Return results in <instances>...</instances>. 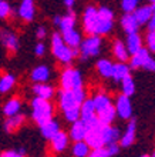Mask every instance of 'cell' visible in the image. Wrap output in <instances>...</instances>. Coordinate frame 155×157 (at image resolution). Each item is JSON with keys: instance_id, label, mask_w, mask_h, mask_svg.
<instances>
[{"instance_id": "cell-12", "label": "cell", "mask_w": 155, "mask_h": 157, "mask_svg": "<svg viewBox=\"0 0 155 157\" xmlns=\"http://www.w3.org/2000/svg\"><path fill=\"white\" fill-rule=\"evenodd\" d=\"M34 2L33 0H21L19 6V16L24 21H31L34 19Z\"/></svg>"}, {"instance_id": "cell-4", "label": "cell", "mask_w": 155, "mask_h": 157, "mask_svg": "<svg viewBox=\"0 0 155 157\" xmlns=\"http://www.w3.org/2000/svg\"><path fill=\"white\" fill-rule=\"evenodd\" d=\"M98 21H100V16H98V9L90 7L86 9L84 16H83V27L90 36H95V30H97Z\"/></svg>"}, {"instance_id": "cell-32", "label": "cell", "mask_w": 155, "mask_h": 157, "mask_svg": "<svg viewBox=\"0 0 155 157\" xmlns=\"http://www.w3.org/2000/svg\"><path fill=\"white\" fill-rule=\"evenodd\" d=\"M16 83V78L13 75H3L2 78H0V91L2 93H7L9 90H12V87L14 86Z\"/></svg>"}, {"instance_id": "cell-48", "label": "cell", "mask_w": 155, "mask_h": 157, "mask_svg": "<svg viewBox=\"0 0 155 157\" xmlns=\"http://www.w3.org/2000/svg\"><path fill=\"white\" fill-rule=\"evenodd\" d=\"M152 9H154V13H155V3L152 4Z\"/></svg>"}, {"instance_id": "cell-14", "label": "cell", "mask_w": 155, "mask_h": 157, "mask_svg": "<svg viewBox=\"0 0 155 157\" xmlns=\"http://www.w3.org/2000/svg\"><path fill=\"white\" fill-rule=\"evenodd\" d=\"M68 139H70L68 134L65 132H61V130H60V132L50 140L51 141V149H53L54 151H57V153L63 151V150L67 147V144H68Z\"/></svg>"}, {"instance_id": "cell-36", "label": "cell", "mask_w": 155, "mask_h": 157, "mask_svg": "<svg viewBox=\"0 0 155 157\" xmlns=\"http://www.w3.org/2000/svg\"><path fill=\"white\" fill-rule=\"evenodd\" d=\"M139 0H121V7L125 13H134L138 9Z\"/></svg>"}, {"instance_id": "cell-28", "label": "cell", "mask_w": 155, "mask_h": 157, "mask_svg": "<svg viewBox=\"0 0 155 157\" xmlns=\"http://www.w3.org/2000/svg\"><path fill=\"white\" fill-rule=\"evenodd\" d=\"M50 78V70L47 66H37L31 71V80L34 83H46Z\"/></svg>"}, {"instance_id": "cell-9", "label": "cell", "mask_w": 155, "mask_h": 157, "mask_svg": "<svg viewBox=\"0 0 155 157\" xmlns=\"http://www.w3.org/2000/svg\"><path fill=\"white\" fill-rule=\"evenodd\" d=\"M87 133H88V128H87V126L84 124V121L80 119L78 121L73 123V126H71V128H70L68 136L73 141H83L84 139H86Z\"/></svg>"}, {"instance_id": "cell-16", "label": "cell", "mask_w": 155, "mask_h": 157, "mask_svg": "<svg viewBox=\"0 0 155 157\" xmlns=\"http://www.w3.org/2000/svg\"><path fill=\"white\" fill-rule=\"evenodd\" d=\"M127 49H128V52H130V54L132 56V54L138 53L139 50L142 49V39H141V36H139L138 33H132V34H127Z\"/></svg>"}, {"instance_id": "cell-50", "label": "cell", "mask_w": 155, "mask_h": 157, "mask_svg": "<svg viewBox=\"0 0 155 157\" xmlns=\"http://www.w3.org/2000/svg\"><path fill=\"white\" fill-rule=\"evenodd\" d=\"M142 157H151V156H147V154H145V156H142Z\"/></svg>"}, {"instance_id": "cell-24", "label": "cell", "mask_w": 155, "mask_h": 157, "mask_svg": "<svg viewBox=\"0 0 155 157\" xmlns=\"http://www.w3.org/2000/svg\"><path fill=\"white\" fill-rule=\"evenodd\" d=\"M80 110H81V120H88L91 117L97 116V109L94 104V99H87L80 106Z\"/></svg>"}, {"instance_id": "cell-10", "label": "cell", "mask_w": 155, "mask_h": 157, "mask_svg": "<svg viewBox=\"0 0 155 157\" xmlns=\"http://www.w3.org/2000/svg\"><path fill=\"white\" fill-rule=\"evenodd\" d=\"M102 136H104V141L105 146L114 144L118 140H121V133L117 127H113L111 124H102Z\"/></svg>"}, {"instance_id": "cell-1", "label": "cell", "mask_w": 155, "mask_h": 157, "mask_svg": "<svg viewBox=\"0 0 155 157\" xmlns=\"http://www.w3.org/2000/svg\"><path fill=\"white\" fill-rule=\"evenodd\" d=\"M31 117L34 123L39 124V127L47 124L53 120V106L49 100L34 97L31 100Z\"/></svg>"}, {"instance_id": "cell-43", "label": "cell", "mask_w": 155, "mask_h": 157, "mask_svg": "<svg viewBox=\"0 0 155 157\" xmlns=\"http://www.w3.org/2000/svg\"><path fill=\"white\" fill-rule=\"evenodd\" d=\"M44 52H46V46L43 44V43H39V44L36 46V49H34V53H36V56H43L44 54Z\"/></svg>"}, {"instance_id": "cell-13", "label": "cell", "mask_w": 155, "mask_h": 157, "mask_svg": "<svg viewBox=\"0 0 155 157\" xmlns=\"http://www.w3.org/2000/svg\"><path fill=\"white\" fill-rule=\"evenodd\" d=\"M134 16H135V19H137V21L139 23V26L149 23L151 19H152V16H154V9H152V4L151 6H142V7H138L134 12Z\"/></svg>"}, {"instance_id": "cell-51", "label": "cell", "mask_w": 155, "mask_h": 157, "mask_svg": "<svg viewBox=\"0 0 155 157\" xmlns=\"http://www.w3.org/2000/svg\"><path fill=\"white\" fill-rule=\"evenodd\" d=\"M152 157H155V153H154V154H152Z\"/></svg>"}, {"instance_id": "cell-17", "label": "cell", "mask_w": 155, "mask_h": 157, "mask_svg": "<svg viewBox=\"0 0 155 157\" xmlns=\"http://www.w3.org/2000/svg\"><path fill=\"white\" fill-rule=\"evenodd\" d=\"M2 41H3V46L9 52H16L19 49V39L10 30H3L2 32Z\"/></svg>"}, {"instance_id": "cell-8", "label": "cell", "mask_w": 155, "mask_h": 157, "mask_svg": "<svg viewBox=\"0 0 155 157\" xmlns=\"http://www.w3.org/2000/svg\"><path fill=\"white\" fill-rule=\"evenodd\" d=\"M149 59H151V56H149V50L148 49H141L138 52V53H135L131 56L130 59V67L131 69H139V67H145V64H147L148 62H149Z\"/></svg>"}, {"instance_id": "cell-6", "label": "cell", "mask_w": 155, "mask_h": 157, "mask_svg": "<svg viewBox=\"0 0 155 157\" xmlns=\"http://www.w3.org/2000/svg\"><path fill=\"white\" fill-rule=\"evenodd\" d=\"M84 141L90 146L91 150L104 147V146H105V141H104V136H102V124L98 126V127H95V128L88 130Z\"/></svg>"}, {"instance_id": "cell-15", "label": "cell", "mask_w": 155, "mask_h": 157, "mask_svg": "<svg viewBox=\"0 0 155 157\" xmlns=\"http://www.w3.org/2000/svg\"><path fill=\"white\" fill-rule=\"evenodd\" d=\"M33 93L36 94V97L50 100L54 96V89L47 83H36L33 86Z\"/></svg>"}, {"instance_id": "cell-35", "label": "cell", "mask_w": 155, "mask_h": 157, "mask_svg": "<svg viewBox=\"0 0 155 157\" xmlns=\"http://www.w3.org/2000/svg\"><path fill=\"white\" fill-rule=\"evenodd\" d=\"M64 117L70 123H76V121H78V120L81 119V110H80V107L67 110V112H64Z\"/></svg>"}, {"instance_id": "cell-25", "label": "cell", "mask_w": 155, "mask_h": 157, "mask_svg": "<svg viewBox=\"0 0 155 157\" xmlns=\"http://www.w3.org/2000/svg\"><path fill=\"white\" fill-rule=\"evenodd\" d=\"M23 123H24V116L19 113L16 116H12L6 119V121H4V130L7 133H13V132H16Z\"/></svg>"}, {"instance_id": "cell-11", "label": "cell", "mask_w": 155, "mask_h": 157, "mask_svg": "<svg viewBox=\"0 0 155 157\" xmlns=\"http://www.w3.org/2000/svg\"><path fill=\"white\" fill-rule=\"evenodd\" d=\"M121 26H123L124 32H125L127 34H132V33H137V32H138L139 23L137 21V19H135L134 13H125V14L121 17Z\"/></svg>"}, {"instance_id": "cell-21", "label": "cell", "mask_w": 155, "mask_h": 157, "mask_svg": "<svg viewBox=\"0 0 155 157\" xmlns=\"http://www.w3.org/2000/svg\"><path fill=\"white\" fill-rule=\"evenodd\" d=\"M20 107H21L20 99H17V97H12V99L7 100L6 104L3 106V114L6 117L16 116V114H19V112H20Z\"/></svg>"}, {"instance_id": "cell-26", "label": "cell", "mask_w": 155, "mask_h": 157, "mask_svg": "<svg viewBox=\"0 0 155 157\" xmlns=\"http://www.w3.org/2000/svg\"><path fill=\"white\" fill-rule=\"evenodd\" d=\"M40 132H41V136L44 137V139L51 140V139L60 132V126H58V123L56 121V120H51V121H49L47 124L41 126Z\"/></svg>"}, {"instance_id": "cell-20", "label": "cell", "mask_w": 155, "mask_h": 157, "mask_svg": "<svg viewBox=\"0 0 155 157\" xmlns=\"http://www.w3.org/2000/svg\"><path fill=\"white\" fill-rule=\"evenodd\" d=\"M76 73H77V70H74V69H65L61 73L60 86H61L63 90H73L74 80H76Z\"/></svg>"}, {"instance_id": "cell-41", "label": "cell", "mask_w": 155, "mask_h": 157, "mask_svg": "<svg viewBox=\"0 0 155 157\" xmlns=\"http://www.w3.org/2000/svg\"><path fill=\"white\" fill-rule=\"evenodd\" d=\"M2 157H24V154H21L20 151H16V150H6L2 153Z\"/></svg>"}, {"instance_id": "cell-2", "label": "cell", "mask_w": 155, "mask_h": 157, "mask_svg": "<svg viewBox=\"0 0 155 157\" xmlns=\"http://www.w3.org/2000/svg\"><path fill=\"white\" fill-rule=\"evenodd\" d=\"M51 50H53L54 57L57 59L58 62L64 63V64H70L71 60L74 59L73 49L65 44L63 37L57 33H54L53 37H51Z\"/></svg>"}, {"instance_id": "cell-38", "label": "cell", "mask_w": 155, "mask_h": 157, "mask_svg": "<svg viewBox=\"0 0 155 157\" xmlns=\"http://www.w3.org/2000/svg\"><path fill=\"white\" fill-rule=\"evenodd\" d=\"M88 157H110V153H108V150L107 147H100V149H94L90 151Z\"/></svg>"}, {"instance_id": "cell-49", "label": "cell", "mask_w": 155, "mask_h": 157, "mask_svg": "<svg viewBox=\"0 0 155 157\" xmlns=\"http://www.w3.org/2000/svg\"><path fill=\"white\" fill-rule=\"evenodd\" d=\"M149 2H151V3H152V4H154V3H155V0H149Z\"/></svg>"}, {"instance_id": "cell-33", "label": "cell", "mask_w": 155, "mask_h": 157, "mask_svg": "<svg viewBox=\"0 0 155 157\" xmlns=\"http://www.w3.org/2000/svg\"><path fill=\"white\" fill-rule=\"evenodd\" d=\"M121 89H123V94L128 96V97H131V96L134 94L135 83H134V78L131 77V75L127 76L123 82H121Z\"/></svg>"}, {"instance_id": "cell-27", "label": "cell", "mask_w": 155, "mask_h": 157, "mask_svg": "<svg viewBox=\"0 0 155 157\" xmlns=\"http://www.w3.org/2000/svg\"><path fill=\"white\" fill-rule=\"evenodd\" d=\"M97 70L98 73L105 78H113V73H114V63H111L107 59H101L97 62Z\"/></svg>"}, {"instance_id": "cell-39", "label": "cell", "mask_w": 155, "mask_h": 157, "mask_svg": "<svg viewBox=\"0 0 155 157\" xmlns=\"http://www.w3.org/2000/svg\"><path fill=\"white\" fill-rule=\"evenodd\" d=\"M10 13H12L10 4H9L7 2L2 0V2H0V17H2V19H6V17H9Z\"/></svg>"}, {"instance_id": "cell-44", "label": "cell", "mask_w": 155, "mask_h": 157, "mask_svg": "<svg viewBox=\"0 0 155 157\" xmlns=\"http://www.w3.org/2000/svg\"><path fill=\"white\" fill-rule=\"evenodd\" d=\"M36 36H37V39H44V37H46V27H44V26H40V27H37Z\"/></svg>"}, {"instance_id": "cell-18", "label": "cell", "mask_w": 155, "mask_h": 157, "mask_svg": "<svg viewBox=\"0 0 155 157\" xmlns=\"http://www.w3.org/2000/svg\"><path fill=\"white\" fill-rule=\"evenodd\" d=\"M135 120H131L128 127H127L125 133L121 136V140H120V146L121 147H130L135 140V130H137V126H135Z\"/></svg>"}, {"instance_id": "cell-37", "label": "cell", "mask_w": 155, "mask_h": 157, "mask_svg": "<svg viewBox=\"0 0 155 157\" xmlns=\"http://www.w3.org/2000/svg\"><path fill=\"white\" fill-rule=\"evenodd\" d=\"M98 16L102 20H113L114 19V13L108 7H100L98 9Z\"/></svg>"}, {"instance_id": "cell-31", "label": "cell", "mask_w": 155, "mask_h": 157, "mask_svg": "<svg viewBox=\"0 0 155 157\" xmlns=\"http://www.w3.org/2000/svg\"><path fill=\"white\" fill-rule=\"evenodd\" d=\"M74 26H76V14L73 12H68L65 16L61 17V21H60V30H61V33L64 32H68V30H73Z\"/></svg>"}, {"instance_id": "cell-42", "label": "cell", "mask_w": 155, "mask_h": 157, "mask_svg": "<svg viewBox=\"0 0 155 157\" xmlns=\"http://www.w3.org/2000/svg\"><path fill=\"white\" fill-rule=\"evenodd\" d=\"M107 150H108V153H110V157H113V156H117V154H118L120 147H118V144H117V143H114V144H108V146H107Z\"/></svg>"}, {"instance_id": "cell-47", "label": "cell", "mask_w": 155, "mask_h": 157, "mask_svg": "<svg viewBox=\"0 0 155 157\" xmlns=\"http://www.w3.org/2000/svg\"><path fill=\"white\" fill-rule=\"evenodd\" d=\"M60 21H61V17H60V16H56V17H54V25L60 26Z\"/></svg>"}, {"instance_id": "cell-34", "label": "cell", "mask_w": 155, "mask_h": 157, "mask_svg": "<svg viewBox=\"0 0 155 157\" xmlns=\"http://www.w3.org/2000/svg\"><path fill=\"white\" fill-rule=\"evenodd\" d=\"M94 104H95V109H97V112H100V110H102V109L108 107L111 103L110 97L107 94H102V93H100V94H97L95 97H94Z\"/></svg>"}, {"instance_id": "cell-19", "label": "cell", "mask_w": 155, "mask_h": 157, "mask_svg": "<svg viewBox=\"0 0 155 157\" xmlns=\"http://www.w3.org/2000/svg\"><path fill=\"white\" fill-rule=\"evenodd\" d=\"M113 53H114L115 59L121 63H125L130 59V52L127 49V44H124L121 40H115L113 44Z\"/></svg>"}, {"instance_id": "cell-29", "label": "cell", "mask_w": 155, "mask_h": 157, "mask_svg": "<svg viewBox=\"0 0 155 157\" xmlns=\"http://www.w3.org/2000/svg\"><path fill=\"white\" fill-rule=\"evenodd\" d=\"M130 70L131 67L130 64H125V63H117L114 64V73H113V78L115 82H123L127 76H130Z\"/></svg>"}, {"instance_id": "cell-5", "label": "cell", "mask_w": 155, "mask_h": 157, "mask_svg": "<svg viewBox=\"0 0 155 157\" xmlns=\"http://www.w3.org/2000/svg\"><path fill=\"white\" fill-rule=\"evenodd\" d=\"M115 109L117 114L123 120H128L132 116V104L130 101V97L125 94H120L115 100Z\"/></svg>"}, {"instance_id": "cell-45", "label": "cell", "mask_w": 155, "mask_h": 157, "mask_svg": "<svg viewBox=\"0 0 155 157\" xmlns=\"http://www.w3.org/2000/svg\"><path fill=\"white\" fill-rule=\"evenodd\" d=\"M145 70H148V71H155V59H149V62L145 64V67H144Z\"/></svg>"}, {"instance_id": "cell-23", "label": "cell", "mask_w": 155, "mask_h": 157, "mask_svg": "<svg viewBox=\"0 0 155 157\" xmlns=\"http://www.w3.org/2000/svg\"><path fill=\"white\" fill-rule=\"evenodd\" d=\"M63 40L65 41V44L70 46L71 49H77L81 46V36L77 30H68V32H64L63 33Z\"/></svg>"}, {"instance_id": "cell-30", "label": "cell", "mask_w": 155, "mask_h": 157, "mask_svg": "<svg viewBox=\"0 0 155 157\" xmlns=\"http://www.w3.org/2000/svg\"><path fill=\"white\" fill-rule=\"evenodd\" d=\"M91 151V147L87 144L86 141H74L73 149H71V153L74 157H88Z\"/></svg>"}, {"instance_id": "cell-7", "label": "cell", "mask_w": 155, "mask_h": 157, "mask_svg": "<svg viewBox=\"0 0 155 157\" xmlns=\"http://www.w3.org/2000/svg\"><path fill=\"white\" fill-rule=\"evenodd\" d=\"M58 106L63 112L71 110V109L80 107L73 90H60L58 91Z\"/></svg>"}, {"instance_id": "cell-22", "label": "cell", "mask_w": 155, "mask_h": 157, "mask_svg": "<svg viewBox=\"0 0 155 157\" xmlns=\"http://www.w3.org/2000/svg\"><path fill=\"white\" fill-rule=\"evenodd\" d=\"M97 116L100 119V123L101 124H111L114 121L115 116H117V109H115V106L110 104L108 107L97 112Z\"/></svg>"}, {"instance_id": "cell-46", "label": "cell", "mask_w": 155, "mask_h": 157, "mask_svg": "<svg viewBox=\"0 0 155 157\" xmlns=\"http://www.w3.org/2000/svg\"><path fill=\"white\" fill-rule=\"evenodd\" d=\"M74 3H76V0H64V4H65V7H68L71 9L74 6Z\"/></svg>"}, {"instance_id": "cell-3", "label": "cell", "mask_w": 155, "mask_h": 157, "mask_svg": "<svg viewBox=\"0 0 155 157\" xmlns=\"http://www.w3.org/2000/svg\"><path fill=\"white\" fill-rule=\"evenodd\" d=\"M101 49V39L100 36H88L81 41L80 46V52H81V57L83 59H88L93 56H97L100 53Z\"/></svg>"}, {"instance_id": "cell-40", "label": "cell", "mask_w": 155, "mask_h": 157, "mask_svg": "<svg viewBox=\"0 0 155 157\" xmlns=\"http://www.w3.org/2000/svg\"><path fill=\"white\" fill-rule=\"evenodd\" d=\"M147 44H148V50H151L152 53H155V30L149 32L147 34Z\"/></svg>"}]
</instances>
